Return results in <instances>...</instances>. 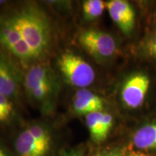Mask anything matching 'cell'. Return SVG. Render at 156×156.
<instances>
[{
    "label": "cell",
    "instance_id": "6da1fadb",
    "mask_svg": "<svg viewBox=\"0 0 156 156\" xmlns=\"http://www.w3.org/2000/svg\"><path fill=\"white\" fill-rule=\"evenodd\" d=\"M6 15L37 60L46 55L50 48L52 33L49 20L44 12L36 5L28 4Z\"/></svg>",
    "mask_w": 156,
    "mask_h": 156
},
{
    "label": "cell",
    "instance_id": "7a4b0ae2",
    "mask_svg": "<svg viewBox=\"0 0 156 156\" xmlns=\"http://www.w3.org/2000/svg\"><path fill=\"white\" fill-rule=\"evenodd\" d=\"M58 66L64 77L73 86L81 89L92 85L95 80V71L82 56L65 52L58 61Z\"/></svg>",
    "mask_w": 156,
    "mask_h": 156
},
{
    "label": "cell",
    "instance_id": "3957f363",
    "mask_svg": "<svg viewBox=\"0 0 156 156\" xmlns=\"http://www.w3.org/2000/svg\"><path fill=\"white\" fill-rule=\"evenodd\" d=\"M80 44L96 60H103L114 55L116 51L114 38L103 31L88 29L78 37Z\"/></svg>",
    "mask_w": 156,
    "mask_h": 156
},
{
    "label": "cell",
    "instance_id": "277c9868",
    "mask_svg": "<svg viewBox=\"0 0 156 156\" xmlns=\"http://www.w3.org/2000/svg\"><path fill=\"white\" fill-rule=\"evenodd\" d=\"M150 85V80L143 74H135L124 83L122 98L126 106L131 108L140 107L145 100Z\"/></svg>",
    "mask_w": 156,
    "mask_h": 156
},
{
    "label": "cell",
    "instance_id": "5b68a950",
    "mask_svg": "<svg viewBox=\"0 0 156 156\" xmlns=\"http://www.w3.org/2000/svg\"><path fill=\"white\" fill-rule=\"evenodd\" d=\"M109 15L124 34L131 33L134 25V12L132 6L124 0H112L106 3Z\"/></svg>",
    "mask_w": 156,
    "mask_h": 156
},
{
    "label": "cell",
    "instance_id": "8992f818",
    "mask_svg": "<svg viewBox=\"0 0 156 156\" xmlns=\"http://www.w3.org/2000/svg\"><path fill=\"white\" fill-rule=\"evenodd\" d=\"M86 124L91 138L96 142H101L108 136L113 125L111 114L102 112H95L86 116Z\"/></svg>",
    "mask_w": 156,
    "mask_h": 156
},
{
    "label": "cell",
    "instance_id": "52a82bcc",
    "mask_svg": "<svg viewBox=\"0 0 156 156\" xmlns=\"http://www.w3.org/2000/svg\"><path fill=\"white\" fill-rule=\"evenodd\" d=\"M103 107L102 99L88 90L77 91L73 100V109L79 115H87L101 112Z\"/></svg>",
    "mask_w": 156,
    "mask_h": 156
},
{
    "label": "cell",
    "instance_id": "ba28073f",
    "mask_svg": "<svg viewBox=\"0 0 156 156\" xmlns=\"http://www.w3.org/2000/svg\"><path fill=\"white\" fill-rule=\"evenodd\" d=\"M56 78H54L38 84L27 91V93L33 101L41 105L44 109L50 108L58 90Z\"/></svg>",
    "mask_w": 156,
    "mask_h": 156
},
{
    "label": "cell",
    "instance_id": "9c48e42d",
    "mask_svg": "<svg viewBox=\"0 0 156 156\" xmlns=\"http://www.w3.org/2000/svg\"><path fill=\"white\" fill-rule=\"evenodd\" d=\"M17 91L18 83L14 70L0 56V93L9 98L16 96Z\"/></svg>",
    "mask_w": 156,
    "mask_h": 156
},
{
    "label": "cell",
    "instance_id": "30bf717a",
    "mask_svg": "<svg viewBox=\"0 0 156 156\" xmlns=\"http://www.w3.org/2000/svg\"><path fill=\"white\" fill-rule=\"evenodd\" d=\"M15 147L19 156H45L46 155L28 129L21 132L17 136Z\"/></svg>",
    "mask_w": 156,
    "mask_h": 156
},
{
    "label": "cell",
    "instance_id": "8fae6325",
    "mask_svg": "<svg viewBox=\"0 0 156 156\" xmlns=\"http://www.w3.org/2000/svg\"><path fill=\"white\" fill-rule=\"evenodd\" d=\"M133 143L140 150L156 149V123L142 126L134 134Z\"/></svg>",
    "mask_w": 156,
    "mask_h": 156
},
{
    "label": "cell",
    "instance_id": "7c38bea8",
    "mask_svg": "<svg viewBox=\"0 0 156 156\" xmlns=\"http://www.w3.org/2000/svg\"><path fill=\"white\" fill-rule=\"evenodd\" d=\"M106 3L101 0H87L83 3V12L85 20L91 21L103 14Z\"/></svg>",
    "mask_w": 156,
    "mask_h": 156
},
{
    "label": "cell",
    "instance_id": "4fadbf2b",
    "mask_svg": "<svg viewBox=\"0 0 156 156\" xmlns=\"http://www.w3.org/2000/svg\"><path fill=\"white\" fill-rule=\"evenodd\" d=\"M40 147L47 154L50 148L51 136L49 132L41 124H33L28 128Z\"/></svg>",
    "mask_w": 156,
    "mask_h": 156
},
{
    "label": "cell",
    "instance_id": "5bb4252c",
    "mask_svg": "<svg viewBox=\"0 0 156 156\" xmlns=\"http://www.w3.org/2000/svg\"><path fill=\"white\" fill-rule=\"evenodd\" d=\"M12 113L13 106L9 98L0 93V122L8 120Z\"/></svg>",
    "mask_w": 156,
    "mask_h": 156
},
{
    "label": "cell",
    "instance_id": "9a60e30c",
    "mask_svg": "<svg viewBox=\"0 0 156 156\" xmlns=\"http://www.w3.org/2000/svg\"><path fill=\"white\" fill-rule=\"evenodd\" d=\"M147 49L151 56L156 58V36H154L148 44Z\"/></svg>",
    "mask_w": 156,
    "mask_h": 156
},
{
    "label": "cell",
    "instance_id": "2e32d148",
    "mask_svg": "<svg viewBox=\"0 0 156 156\" xmlns=\"http://www.w3.org/2000/svg\"><path fill=\"white\" fill-rule=\"evenodd\" d=\"M127 156H148V155L142 153H130L129 155H128Z\"/></svg>",
    "mask_w": 156,
    "mask_h": 156
},
{
    "label": "cell",
    "instance_id": "e0dca14e",
    "mask_svg": "<svg viewBox=\"0 0 156 156\" xmlns=\"http://www.w3.org/2000/svg\"><path fill=\"white\" fill-rule=\"evenodd\" d=\"M76 154L75 153H74V152H71V153H64L62 156H76Z\"/></svg>",
    "mask_w": 156,
    "mask_h": 156
},
{
    "label": "cell",
    "instance_id": "ac0fdd59",
    "mask_svg": "<svg viewBox=\"0 0 156 156\" xmlns=\"http://www.w3.org/2000/svg\"><path fill=\"white\" fill-rule=\"evenodd\" d=\"M0 156H8V155L5 153V151L2 147H0Z\"/></svg>",
    "mask_w": 156,
    "mask_h": 156
},
{
    "label": "cell",
    "instance_id": "d6986e66",
    "mask_svg": "<svg viewBox=\"0 0 156 156\" xmlns=\"http://www.w3.org/2000/svg\"><path fill=\"white\" fill-rule=\"evenodd\" d=\"M101 156H117V155H114V154H106V155H103Z\"/></svg>",
    "mask_w": 156,
    "mask_h": 156
},
{
    "label": "cell",
    "instance_id": "ffe728a7",
    "mask_svg": "<svg viewBox=\"0 0 156 156\" xmlns=\"http://www.w3.org/2000/svg\"><path fill=\"white\" fill-rule=\"evenodd\" d=\"M76 156H80V155H78V154H76Z\"/></svg>",
    "mask_w": 156,
    "mask_h": 156
}]
</instances>
